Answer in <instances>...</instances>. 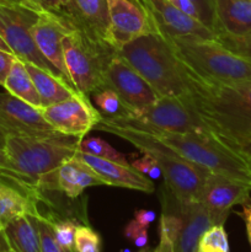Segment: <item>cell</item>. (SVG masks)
<instances>
[{"mask_svg": "<svg viewBox=\"0 0 251 252\" xmlns=\"http://www.w3.org/2000/svg\"><path fill=\"white\" fill-rule=\"evenodd\" d=\"M5 140H6V137L0 132V148H4L5 147Z\"/></svg>", "mask_w": 251, "mask_h": 252, "instance_id": "cell-46", "label": "cell"}, {"mask_svg": "<svg viewBox=\"0 0 251 252\" xmlns=\"http://www.w3.org/2000/svg\"><path fill=\"white\" fill-rule=\"evenodd\" d=\"M105 88L112 89L120 96L127 105L128 113L148 107L159 97L152 86L118 54L113 57L106 69Z\"/></svg>", "mask_w": 251, "mask_h": 252, "instance_id": "cell-14", "label": "cell"}, {"mask_svg": "<svg viewBox=\"0 0 251 252\" xmlns=\"http://www.w3.org/2000/svg\"><path fill=\"white\" fill-rule=\"evenodd\" d=\"M153 19L157 29L167 36L182 37L194 36L202 38H214V33L202 24L199 20L193 19L182 12L169 0H140Z\"/></svg>", "mask_w": 251, "mask_h": 252, "instance_id": "cell-19", "label": "cell"}, {"mask_svg": "<svg viewBox=\"0 0 251 252\" xmlns=\"http://www.w3.org/2000/svg\"><path fill=\"white\" fill-rule=\"evenodd\" d=\"M6 90V93L16 96L20 100L39 108L42 106L41 97L37 93L34 84L32 81L31 75L27 71L26 65L21 59L16 57L12 63L11 69L7 74L5 83L2 85Z\"/></svg>", "mask_w": 251, "mask_h": 252, "instance_id": "cell-25", "label": "cell"}, {"mask_svg": "<svg viewBox=\"0 0 251 252\" xmlns=\"http://www.w3.org/2000/svg\"><path fill=\"white\" fill-rule=\"evenodd\" d=\"M66 14L76 26L105 39L108 29L107 0H66Z\"/></svg>", "mask_w": 251, "mask_h": 252, "instance_id": "cell-22", "label": "cell"}, {"mask_svg": "<svg viewBox=\"0 0 251 252\" xmlns=\"http://www.w3.org/2000/svg\"><path fill=\"white\" fill-rule=\"evenodd\" d=\"M134 219L143 225L144 228H149L150 224L155 220V213L153 211H147V209H139L135 211Z\"/></svg>", "mask_w": 251, "mask_h": 252, "instance_id": "cell-41", "label": "cell"}, {"mask_svg": "<svg viewBox=\"0 0 251 252\" xmlns=\"http://www.w3.org/2000/svg\"><path fill=\"white\" fill-rule=\"evenodd\" d=\"M79 150L83 153L95 155V157L102 158V159L111 160V161L120 162L123 165H130L125 154L116 150L115 148L111 147L107 142H105L101 138H83L79 145Z\"/></svg>", "mask_w": 251, "mask_h": 252, "instance_id": "cell-27", "label": "cell"}, {"mask_svg": "<svg viewBox=\"0 0 251 252\" xmlns=\"http://www.w3.org/2000/svg\"><path fill=\"white\" fill-rule=\"evenodd\" d=\"M188 74L187 96L216 137L251 135V83H218L189 69Z\"/></svg>", "mask_w": 251, "mask_h": 252, "instance_id": "cell-1", "label": "cell"}, {"mask_svg": "<svg viewBox=\"0 0 251 252\" xmlns=\"http://www.w3.org/2000/svg\"><path fill=\"white\" fill-rule=\"evenodd\" d=\"M0 175L2 176H7V177H12V179H17L20 181H24L26 184L32 185V186L37 187L36 185H33L32 182H30L29 180L25 179L22 175H20L19 172L15 171L11 166V162H10L9 158H7L6 152H5L4 148H0Z\"/></svg>", "mask_w": 251, "mask_h": 252, "instance_id": "cell-37", "label": "cell"}, {"mask_svg": "<svg viewBox=\"0 0 251 252\" xmlns=\"http://www.w3.org/2000/svg\"><path fill=\"white\" fill-rule=\"evenodd\" d=\"M7 251H10V248L9 245H7L6 239H5L4 233H2L1 230L0 231V252H7Z\"/></svg>", "mask_w": 251, "mask_h": 252, "instance_id": "cell-44", "label": "cell"}, {"mask_svg": "<svg viewBox=\"0 0 251 252\" xmlns=\"http://www.w3.org/2000/svg\"><path fill=\"white\" fill-rule=\"evenodd\" d=\"M24 63L26 65L27 71L31 75L34 88H36L37 93L41 97V107L54 105V103H58L61 101L71 97L76 93H80L78 89L71 88L69 84H66L61 76L54 75V74L49 73V71L44 70V69L39 68L34 64L26 63V62H24Z\"/></svg>", "mask_w": 251, "mask_h": 252, "instance_id": "cell-23", "label": "cell"}, {"mask_svg": "<svg viewBox=\"0 0 251 252\" xmlns=\"http://www.w3.org/2000/svg\"><path fill=\"white\" fill-rule=\"evenodd\" d=\"M174 246L175 244L170 239L165 238V236H160L159 245L157 246L155 250H153V252H174Z\"/></svg>", "mask_w": 251, "mask_h": 252, "instance_id": "cell-42", "label": "cell"}, {"mask_svg": "<svg viewBox=\"0 0 251 252\" xmlns=\"http://www.w3.org/2000/svg\"><path fill=\"white\" fill-rule=\"evenodd\" d=\"M75 27L71 17L63 12H53L48 10L38 11V17L31 27V34L37 47L44 58L58 70L62 78L71 86L75 88L69 78L65 63H64L63 38ZM76 89V88H75Z\"/></svg>", "mask_w": 251, "mask_h": 252, "instance_id": "cell-12", "label": "cell"}, {"mask_svg": "<svg viewBox=\"0 0 251 252\" xmlns=\"http://www.w3.org/2000/svg\"><path fill=\"white\" fill-rule=\"evenodd\" d=\"M243 211H241L240 216L243 218L244 223H245L246 226V234H248L249 243H250L251 246V197L246 202H244L243 204Z\"/></svg>", "mask_w": 251, "mask_h": 252, "instance_id": "cell-40", "label": "cell"}, {"mask_svg": "<svg viewBox=\"0 0 251 252\" xmlns=\"http://www.w3.org/2000/svg\"><path fill=\"white\" fill-rule=\"evenodd\" d=\"M0 5H27V6L33 7L30 4L29 0H0Z\"/></svg>", "mask_w": 251, "mask_h": 252, "instance_id": "cell-43", "label": "cell"}, {"mask_svg": "<svg viewBox=\"0 0 251 252\" xmlns=\"http://www.w3.org/2000/svg\"><path fill=\"white\" fill-rule=\"evenodd\" d=\"M251 186L225 175L209 172L206 176L197 201L218 216L228 218L231 208L250 198Z\"/></svg>", "mask_w": 251, "mask_h": 252, "instance_id": "cell-15", "label": "cell"}, {"mask_svg": "<svg viewBox=\"0 0 251 252\" xmlns=\"http://www.w3.org/2000/svg\"><path fill=\"white\" fill-rule=\"evenodd\" d=\"M29 2L37 11L41 10H48L53 12L66 11L65 0H29Z\"/></svg>", "mask_w": 251, "mask_h": 252, "instance_id": "cell-38", "label": "cell"}, {"mask_svg": "<svg viewBox=\"0 0 251 252\" xmlns=\"http://www.w3.org/2000/svg\"><path fill=\"white\" fill-rule=\"evenodd\" d=\"M83 138L56 133L43 137H6L5 152L12 169L37 186L44 176L73 159Z\"/></svg>", "mask_w": 251, "mask_h": 252, "instance_id": "cell-6", "label": "cell"}, {"mask_svg": "<svg viewBox=\"0 0 251 252\" xmlns=\"http://www.w3.org/2000/svg\"><path fill=\"white\" fill-rule=\"evenodd\" d=\"M65 1H66V0H65Z\"/></svg>", "mask_w": 251, "mask_h": 252, "instance_id": "cell-49", "label": "cell"}, {"mask_svg": "<svg viewBox=\"0 0 251 252\" xmlns=\"http://www.w3.org/2000/svg\"><path fill=\"white\" fill-rule=\"evenodd\" d=\"M177 58L191 71L218 83H251V63L216 38L167 36Z\"/></svg>", "mask_w": 251, "mask_h": 252, "instance_id": "cell-5", "label": "cell"}, {"mask_svg": "<svg viewBox=\"0 0 251 252\" xmlns=\"http://www.w3.org/2000/svg\"><path fill=\"white\" fill-rule=\"evenodd\" d=\"M37 17L38 11L27 5H0V37L15 57L22 62L34 64L61 76L58 70L44 58L31 34V27Z\"/></svg>", "mask_w": 251, "mask_h": 252, "instance_id": "cell-8", "label": "cell"}, {"mask_svg": "<svg viewBox=\"0 0 251 252\" xmlns=\"http://www.w3.org/2000/svg\"><path fill=\"white\" fill-rule=\"evenodd\" d=\"M199 12L202 24L206 25L213 32V5L212 0H191Z\"/></svg>", "mask_w": 251, "mask_h": 252, "instance_id": "cell-36", "label": "cell"}, {"mask_svg": "<svg viewBox=\"0 0 251 252\" xmlns=\"http://www.w3.org/2000/svg\"><path fill=\"white\" fill-rule=\"evenodd\" d=\"M96 108L102 113L103 117H125L128 113V107L120 96L112 89H101L93 95Z\"/></svg>", "mask_w": 251, "mask_h": 252, "instance_id": "cell-26", "label": "cell"}, {"mask_svg": "<svg viewBox=\"0 0 251 252\" xmlns=\"http://www.w3.org/2000/svg\"><path fill=\"white\" fill-rule=\"evenodd\" d=\"M75 252H101L102 240L100 234L96 233L88 224H79L74 238Z\"/></svg>", "mask_w": 251, "mask_h": 252, "instance_id": "cell-30", "label": "cell"}, {"mask_svg": "<svg viewBox=\"0 0 251 252\" xmlns=\"http://www.w3.org/2000/svg\"><path fill=\"white\" fill-rule=\"evenodd\" d=\"M94 129L117 135L130 143L142 154L150 155L164 175L165 187L181 201H197L206 176L212 172L186 160L166 144L143 130L116 125L105 117Z\"/></svg>", "mask_w": 251, "mask_h": 252, "instance_id": "cell-4", "label": "cell"}, {"mask_svg": "<svg viewBox=\"0 0 251 252\" xmlns=\"http://www.w3.org/2000/svg\"><path fill=\"white\" fill-rule=\"evenodd\" d=\"M51 221L52 230H53L54 238L58 241L59 245L65 249L68 252H75L74 248V238H75V230L79 224H83L75 219L70 218H58V217L43 216Z\"/></svg>", "mask_w": 251, "mask_h": 252, "instance_id": "cell-28", "label": "cell"}, {"mask_svg": "<svg viewBox=\"0 0 251 252\" xmlns=\"http://www.w3.org/2000/svg\"><path fill=\"white\" fill-rule=\"evenodd\" d=\"M64 63L74 86L90 96L105 89V74L117 51L83 27L76 26L62 42Z\"/></svg>", "mask_w": 251, "mask_h": 252, "instance_id": "cell-7", "label": "cell"}, {"mask_svg": "<svg viewBox=\"0 0 251 252\" xmlns=\"http://www.w3.org/2000/svg\"><path fill=\"white\" fill-rule=\"evenodd\" d=\"M107 5L108 29L105 39L116 51L159 30L140 0H107Z\"/></svg>", "mask_w": 251, "mask_h": 252, "instance_id": "cell-10", "label": "cell"}, {"mask_svg": "<svg viewBox=\"0 0 251 252\" xmlns=\"http://www.w3.org/2000/svg\"><path fill=\"white\" fill-rule=\"evenodd\" d=\"M218 138V137H217ZM220 142L241 157L251 158V135L244 137H219Z\"/></svg>", "mask_w": 251, "mask_h": 252, "instance_id": "cell-35", "label": "cell"}, {"mask_svg": "<svg viewBox=\"0 0 251 252\" xmlns=\"http://www.w3.org/2000/svg\"><path fill=\"white\" fill-rule=\"evenodd\" d=\"M75 157L88 165L105 182L106 186L123 187V189H135L145 193H153L155 191L152 180L142 172L137 171L132 165H123L120 162L111 161L88 153H83L80 150Z\"/></svg>", "mask_w": 251, "mask_h": 252, "instance_id": "cell-20", "label": "cell"}, {"mask_svg": "<svg viewBox=\"0 0 251 252\" xmlns=\"http://www.w3.org/2000/svg\"><path fill=\"white\" fill-rule=\"evenodd\" d=\"M7 252H12V251H11V250H10V251H7Z\"/></svg>", "mask_w": 251, "mask_h": 252, "instance_id": "cell-48", "label": "cell"}, {"mask_svg": "<svg viewBox=\"0 0 251 252\" xmlns=\"http://www.w3.org/2000/svg\"><path fill=\"white\" fill-rule=\"evenodd\" d=\"M244 159H245L246 165H248L249 171H250V175H251V158H246V157H244Z\"/></svg>", "mask_w": 251, "mask_h": 252, "instance_id": "cell-47", "label": "cell"}, {"mask_svg": "<svg viewBox=\"0 0 251 252\" xmlns=\"http://www.w3.org/2000/svg\"><path fill=\"white\" fill-rule=\"evenodd\" d=\"M0 132L5 137H43L58 133L44 120L39 108L9 93H0Z\"/></svg>", "mask_w": 251, "mask_h": 252, "instance_id": "cell-13", "label": "cell"}, {"mask_svg": "<svg viewBox=\"0 0 251 252\" xmlns=\"http://www.w3.org/2000/svg\"><path fill=\"white\" fill-rule=\"evenodd\" d=\"M105 118L116 125L127 126L149 133L188 161L212 172L246 182L251 186V175L244 157L226 147L214 134L166 132L130 117Z\"/></svg>", "mask_w": 251, "mask_h": 252, "instance_id": "cell-3", "label": "cell"}, {"mask_svg": "<svg viewBox=\"0 0 251 252\" xmlns=\"http://www.w3.org/2000/svg\"><path fill=\"white\" fill-rule=\"evenodd\" d=\"M214 38L223 44L225 48L231 51L233 53L243 57L244 59L251 63V34L245 37L228 36V34H218Z\"/></svg>", "mask_w": 251, "mask_h": 252, "instance_id": "cell-31", "label": "cell"}, {"mask_svg": "<svg viewBox=\"0 0 251 252\" xmlns=\"http://www.w3.org/2000/svg\"><path fill=\"white\" fill-rule=\"evenodd\" d=\"M197 252H229V241L224 225H213L201 236Z\"/></svg>", "mask_w": 251, "mask_h": 252, "instance_id": "cell-29", "label": "cell"}, {"mask_svg": "<svg viewBox=\"0 0 251 252\" xmlns=\"http://www.w3.org/2000/svg\"><path fill=\"white\" fill-rule=\"evenodd\" d=\"M39 197L37 187L0 175V231L17 217L39 216Z\"/></svg>", "mask_w": 251, "mask_h": 252, "instance_id": "cell-18", "label": "cell"}, {"mask_svg": "<svg viewBox=\"0 0 251 252\" xmlns=\"http://www.w3.org/2000/svg\"><path fill=\"white\" fill-rule=\"evenodd\" d=\"M37 224H38L39 240H41V252H68L56 240L51 221L46 217L41 214L37 216Z\"/></svg>", "mask_w": 251, "mask_h": 252, "instance_id": "cell-32", "label": "cell"}, {"mask_svg": "<svg viewBox=\"0 0 251 252\" xmlns=\"http://www.w3.org/2000/svg\"><path fill=\"white\" fill-rule=\"evenodd\" d=\"M95 186H106V184L76 157L62 164L56 171L37 182L39 193L58 192L70 199L78 198L86 189Z\"/></svg>", "mask_w": 251, "mask_h": 252, "instance_id": "cell-16", "label": "cell"}, {"mask_svg": "<svg viewBox=\"0 0 251 252\" xmlns=\"http://www.w3.org/2000/svg\"><path fill=\"white\" fill-rule=\"evenodd\" d=\"M117 54L152 86L159 97L188 95V69L177 58L166 34L160 30L129 42Z\"/></svg>", "mask_w": 251, "mask_h": 252, "instance_id": "cell-2", "label": "cell"}, {"mask_svg": "<svg viewBox=\"0 0 251 252\" xmlns=\"http://www.w3.org/2000/svg\"><path fill=\"white\" fill-rule=\"evenodd\" d=\"M180 214L182 223L174 252H197L201 236L213 225H224L226 220L196 201L180 199Z\"/></svg>", "mask_w": 251, "mask_h": 252, "instance_id": "cell-17", "label": "cell"}, {"mask_svg": "<svg viewBox=\"0 0 251 252\" xmlns=\"http://www.w3.org/2000/svg\"><path fill=\"white\" fill-rule=\"evenodd\" d=\"M125 117L134 118L166 132L213 134L194 110L187 95L160 96L148 107L130 111Z\"/></svg>", "mask_w": 251, "mask_h": 252, "instance_id": "cell-9", "label": "cell"}, {"mask_svg": "<svg viewBox=\"0 0 251 252\" xmlns=\"http://www.w3.org/2000/svg\"><path fill=\"white\" fill-rule=\"evenodd\" d=\"M2 233L12 252H41L36 216L24 214L17 217L2 229Z\"/></svg>", "mask_w": 251, "mask_h": 252, "instance_id": "cell-24", "label": "cell"}, {"mask_svg": "<svg viewBox=\"0 0 251 252\" xmlns=\"http://www.w3.org/2000/svg\"><path fill=\"white\" fill-rule=\"evenodd\" d=\"M15 58H16L15 54L0 49V85L1 86L4 85L5 79H6L7 74H9L10 69H11Z\"/></svg>", "mask_w": 251, "mask_h": 252, "instance_id": "cell-39", "label": "cell"}, {"mask_svg": "<svg viewBox=\"0 0 251 252\" xmlns=\"http://www.w3.org/2000/svg\"><path fill=\"white\" fill-rule=\"evenodd\" d=\"M39 111L56 132L79 138L85 137L103 117L83 93H76L54 105L39 107Z\"/></svg>", "mask_w": 251, "mask_h": 252, "instance_id": "cell-11", "label": "cell"}, {"mask_svg": "<svg viewBox=\"0 0 251 252\" xmlns=\"http://www.w3.org/2000/svg\"><path fill=\"white\" fill-rule=\"evenodd\" d=\"M212 5L214 37L251 34V0H212Z\"/></svg>", "mask_w": 251, "mask_h": 252, "instance_id": "cell-21", "label": "cell"}, {"mask_svg": "<svg viewBox=\"0 0 251 252\" xmlns=\"http://www.w3.org/2000/svg\"><path fill=\"white\" fill-rule=\"evenodd\" d=\"M129 164L132 165L137 171L142 172L143 175L152 177V179H159L160 175H162L159 165H157V161L148 154H143L142 158H135V159L132 157V161H130Z\"/></svg>", "mask_w": 251, "mask_h": 252, "instance_id": "cell-33", "label": "cell"}, {"mask_svg": "<svg viewBox=\"0 0 251 252\" xmlns=\"http://www.w3.org/2000/svg\"><path fill=\"white\" fill-rule=\"evenodd\" d=\"M0 49H1V51H6V52H10V53H12V52L10 51L9 47H7V44L5 43L4 39H2L1 37H0ZM12 54H14V53H12Z\"/></svg>", "mask_w": 251, "mask_h": 252, "instance_id": "cell-45", "label": "cell"}, {"mask_svg": "<svg viewBox=\"0 0 251 252\" xmlns=\"http://www.w3.org/2000/svg\"><path fill=\"white\" fill-rule=\"evenodd\" d=\"M125 236L139 249L148 245V228L140 225L135 219L127 224L125 228Z\"/></svg>", "mask_w": 251, "mask_h": 252, "instance_id": "cell-34", "label": "cell"}]
</instances>
